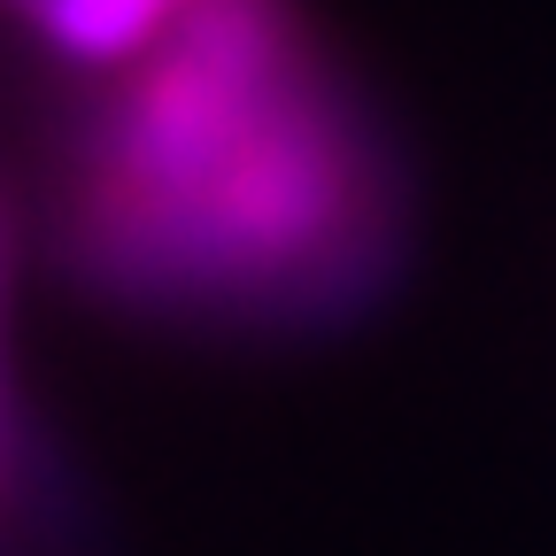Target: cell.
<instances>
[{
  "label": "cell",
  "mask_w": 556,
  "mask_h": 556,
  "mask_svg": "<svg viewBox=\"0 0 556 556\" xmlns=\"http://www.w3.org/2000/svg\"><path fill=\"white\" fill-rule=\"evenodd\" d=\"M70 255L178 317H317L379 287L387 170L294 0H193L131 62L86 139Z\"/></svg>",
  "instance_id": "cell-1"
},
{
  "label": "cell",
  "mask_w": 556,
  "mask_h": 556,
  "mask_svg": "<svg viewBox=\"0 0 556 556\" xmlns=\"http://www.w3.org/2000/svg\"><path fill=\"white\" fill-rule=\"evenodd\" d=\"M186 9H193V0H47V9L31 16V31L62 62L116 70V62H139L148 47H163Z\"/></svg>",
  "instance_id": "cell-2"
},
{
  "label": "cell",
  "mask_w": 556,
  "mask_h": 556,
  "mask_svg": "<svg viewBox=\"0 0 556 556\" xmlns=\"http://www.w3.org/2000/svg\"><path fill=\"white\" fill-rule=\"evenodd\" d=\"M0 486H9V387H0Z\"/></svg>",
  "instance_id": "cell-3"
},
{
  "label": "cell",
  "mask_w": 556,
  "mask_h": 556,
  "mask_svg": "<svg viewBox=\"0 0 556 556\" xmlns=\"http://www.w3.org/2000/svg\"><path fill=\"white\" fill-rule=\"evenodd\" d=\"M9 9H16V16H39V9H47V0H9Z\"/></svg>",
  "instance_id": "cell-4"
}]
</instances>
